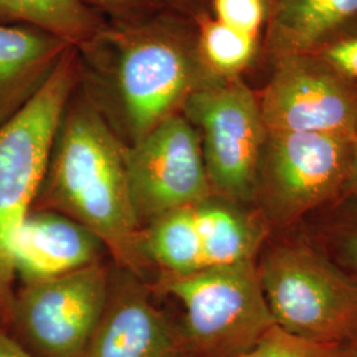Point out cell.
<instances>
[{"mask_svg":"<svg viewBox=\"0 0 357 357\" xmlns=\"http://www.w3.org/2000/svg\"><path fill=\"white\" fill-rule=\"evenodd\" d=\"M35 208L84 225L130 273L139 275L150 266L128 187L126 147L89 107L63 119Z\"/></svg>","mask_w":357,"mask_h":357,"instance_id":"obj_1","label":"cell"},{"mask_svg":"<svg viewBox=\"0 0 357 357\" xmlns=\"http://www.w3.org/2000/svg\"><path fill=\"white\" fill-rule=\"evenodd\" d=\"M257 270L277 327L296 337L349 344L357 335V282L299 228L273 233Z\"/></svg>","mask_w":357,"mask_h":357,"instance_id":"obj_2","label":"cell"},{"mask_svg":"<svg viewBox=\"0 0 357 357\" xmlns=\"http://www.w3.org/2000/svg\"><path fill=\"white\" fill-rule=\"evenodd\" d=\"M73 85L63 57L35 96L0 125V324L7 321L15 294L13 245L32 211L51 160Z\"/></svg>","mask_w":357,"mask_h":357,"instance_id":"obj_3","label":"cell"},{"mask_svg":"<svg viewBox=\"0 0 357 357\" xmlns=\"http://www.w3.org/2000/svg\"><path fill=\"white\" fill-rule=\"evenodd\" d=\"M155 290L183 306L178 327L185 357L240 356L275 327L257 259L183 275L162 273Z\"/></svg>","mask_w":357,"mask_h":357,"instance_id":"obj_4","label":"cell"},{"mask_svg":"<svg viewBox=\"0 0 357 357\" xmlns=\"http://www.w3.org/2000/svg\"><path fill=\"white\" fill-rule=\"evenodd\" d=\"M354 141L317 132H268L253 206L273 233L299 227L307 217L343 197Z\"/></svg>","mask_w":357,"mask_h":357,"instance_id":"obj_5","label":"cell"},{"mask_svg":"<svg viewBox=\"0 0 357 357\" xmlns=\"http://www.w3.org/2000/svg\"><path fill=\"white\" fill-rule=\"evenodd\" d=\"M181 113L199 134L215 195L253 206L268 134L258 96L238 77H213L192 93Z\"/></svg>","mask_w":357,"mask_h":357,"instance_id":"obj_6","label":"cell"},{"mask_svg":"<svg viewBox=\"0 0 357 357\" xmlns=\"http://www.w3.org/2000/svg\"><path fill=\"white\" fill-rule=\"evenodd\" d=\"M101 264L15 290L4 328L36 357H81L109 299Z\"/></svg>","mask_w":357,"mask_h":357,"instance_id":"obj_7","label":"cell"},{"mask_svg":"<svg viewBox=\"0 0 357 357\" xmlns=\"http://www.w3.org/2000/svg\"><path fill=\"white\" fill-rule=\"evenodd\" d=\"M258 100L268 132H317L355 139L357 82L315 53L275 60Z\"/></svg>","mask_w":357,"mask_h":357,"instance_id":"obj_8","label":"cell"},{"mask_svg":"<svg viewBox=\"0 0 357 357\" xmlns=\"http://www.w3.org/2000/svg\"><path fill=\"white\" fill-rule=\"evenodd\" d=\"M128 187L143 222L215 195L196 128L172 115L126 149Z\"/></svg>","mask_w":357,"mask_h":357,"instance_id":"obj_9","label":"cell"},{"mask_svg":"<svg viewBox=\"0 0 357 357\" xmlns=\"http://www.w3.org/2000/svg\"><path fill=\"white\" fill-rule=\"evenodd\" d=\"M183 43L160 33L128 40L116 64V88L132 141L178 114L195 90L213 78ZM205 66V65H204Z\"/></svg>","mask_w":357,"mask_h":357,"instance_id":"obj_10","label":"cell"},{"mask_svg":"<svg viewBox=\"0 0 357 357\" xmlns=\"http://www.w3.org/2000/svg\"><path fill=\"white\" fill-rule=\"evenodd\" d=\"M81 357H185L178 324L134 282L109 293L101 320Z\"/></svg>","mask_w":357,"mask_h":357,"instance_id":"obj_11","label":"cell"},{"mask_svg":"<svg viewBox=\"0 0 357 357\" xmlns=\"http://www.w3.org/2000/svg\"><path fill=\"white\" fill-rule=\"evenodd\" d=\"M103 249V243L73 218L35 208L15 238V278L22 284L59 278L100 264Z\"/></svg>","mask_w":357,"mask_h":357,"instance_id":"obj_12","label":"cell"},{"mask_svg":"<svg viewBox=\"0 0 357 357\" xmlns=\"http://www.w3.org/2000/svg\"><path fill=\"white\" fill-rule=\"evenodd\" d=\"M64 47L61 38L38 28L0 23V125L35 96Z\"/></svg>","mask_w":357,"mask_h":357,"instance_id":"obj_13","label":"cell"},{"mask_svg":"<svg viewBox=\"0 0 357 357\" xmlns=\"http://www.w3.org/2000/svg\"><path fill=\"white\" fill-rule=\"evenodd\" d=\"M204 268L257 259L273 231L255 206L213 195L193 205Z\"/></svg>","mask_w":357,"mask_h":357,"instance_id":"obj_14","label":"cell"},{"mask_svg":"<svg viewBox=\"0 0 357 357\" xmlns=\"http://www.w3.org/2000/svg\"><path fill=\"white\" fill-rule=\"evenodd\" d=\"M268 48L273 61L314 53L357 22V0H268Z\"/></svg>","mask_w":357,"mask_h":357,"instance_id":"obj_15","label":"cell"},{"mask_svg":"<svg viewBox=\"0 0 357 357\" xmlns=\"http://www.w3.org/2000/svg\"><path fill=\"white\" fill-rule=\"evenodd\" d=\"M142 250L150 265L166 274L204 270L193 206L181 208L147 222L142 229Z\"/></svg>","mask_w":357,"mask_h":357,"instance_id":"obj_16","label":"cell"},{"mask_svg":"<svg viewBox=\"0 0 357 357\" xmlns=\"http://www.w3.org/2000/svg\"><path fill=\"white\" fill-rule=\"evenodd\" d=\"M0 23L33 26L65 43L89 38L94 29L82 0H0Z\"/></svg>","mask_w":357,"mask_h":357,"instance_id":"obj_17","label":"cell"},{"mask_svg":"<svg viewBox=\"0 0 357 357\" xmlns=\"http://www.w3.org/2000/svg\"><path fill=\"white\" fill-rule=\"evenodd\" d=\"M357 282V197H343L296 227Z\"/></svg>","mask_w":357,"mask_h":357,"instance_id":"obj_18","label":"cell"},{"mask_svg":"<svg viewBox=\"0 0 357 357\" xmlns=\"http://www.w3.org/2000/svg\"><path fill=\"white\" fill-rule=\"evenodd\" d=\"M257 36L227 26L217 19L206 20L200 31V57L213 76L233 78L255 57Z\"/></svg>","mask_w":357,"mask_h":357,"instance_id":"obj_19","label":"cell"},{"mask_svg":"<svg viewBox=\"0 0 357 357\" xmlns=\"http://www.w3.org/2000/svg\"><path fill=\"white\" fill-rule=\"evenodd\" d=\"M347 345L310 342L275 326L255 347L237 357H347Z\"/></svg>","mask_w":357,"mask_h":357,"instance_id":"obj_20","label":"cell"},{"mask_svg":"<svg viewBox=\"0 0 357 357\" xmlns=\"http://www.w3.org/2000/svg\"><path fill=\"white\" fill-rule=\"evenodd\" d=\"M213 10L218 22L252 36L268 20V0H213Z\"/></svg>","mask_w":357,"mask_h":357,"instance_id":"obj_21","label":"cell"},{"mask_svg":"<svg viewBox=\"0 0 357 357\" xmlns=\"http://www.w3.org/2000/svg\"><path fill=\"white\" fill-rule=\"evenodd\" d=\"M314 53L357 82V22L328 40Z\"/></svg>","mask_w":357,"mask_h":357,"instance_id":"obj_22","label":"cell"},{"mask_svg":"<svg viewBox=\"0 0 357 357\" xmlns=\"http://www.w3.org/2000/svg\"><path fill=\"white\" fill-rule=\"evenodd\" d=\"M0 357H36L16 342L8 331L0 324Z\"/></svg>","mask_w":357,"mask_h":357,"instance_id":"obj_23","label":"cell"},{"mask_svg":"<svg viewBox=\"0 0 357 357\" xmlns=\"http://www.w3.org/2000/svg\"><path fill=\"white\" fill-rule=\"evenodd\" d=\"M91 1L109 10H132L150 3L151 0H91Z\"/></svg>","mask_w":357,"mask_h":357,"instance_id":"obj_24","label":"cell"},{"mask_svg":"<svg viewBox=\"0 0 357 357\" xmlns=\"http://www.w3.org/2000/svg\"><path fill=\"white\" fill-rule=\"evenodd\" d=\"M354 146H355V149H354V162H352L351 175H349V178H348V183H347L343 197H357V131L356 135H355V141H354Z\"/></svg>","mask_w":357,"mask_h":357,"instance_id":"obj_25","label":"cell"},{"mask_svg":"<svg viewBox=\"0 0 357 357\" xmlns=\"http://www.w3.org/2000/svg\"><path fill=\"white\" fill-rule=\"evenodd\" d=\"M347 357H357V335L349 344H347Z\"/></svg>","mask_w":357,"mask_h":357,"instance_id":"obj_26","label":"cell"}]
</instances>
